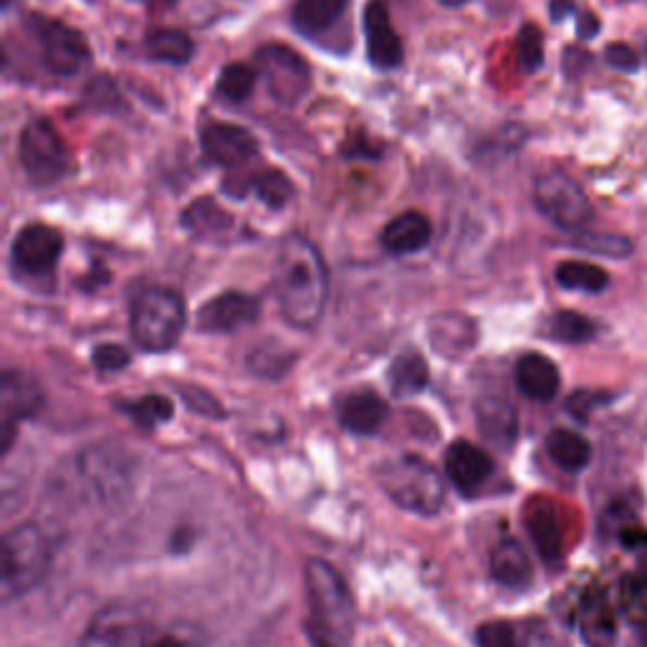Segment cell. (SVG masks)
I'll return each instance as SVG.
<instances>
[{
	"label": "cell",
	"mask_w": 647,
	"mask_h": 647,
	"mask_svg": "<svg viewBox=\"0 0 647 647\" xmlns=\"http://www.w3.org/2000/svg\"><path fill=\"white\" fill-rule=\"evenodd\" d=\"M274 291L291 327L314 329L321 321L329 296L327 266L317 245L304 236H289L281 243L274 266Z\"/></svg>",
	"instance_id": "cell-1"
},
{
	"label": "cell",
	"mask_w": 647,
	"mask_h": 647,
	"mask_svg": "<svg viewBox=\"0 0 647 647\" xmlns=\"http://www.w3.org/2000/svg\"><path fill=\"white\" fill-rule=\"evenodd\" d=\"M79 647H205L203 627L188 620H152L135 605H110L89 622Z\"/></svg>",
	"instance_id": "cell-2"
},
{
	"label": "cell",
	"mask_w": 647,
	"mask_h": 647,
	"mask_svg": "<svg viewBox=\"0 0 647 647\" xmlns=\"http://www.w3.org/2000/svg\"><path fill=\"white\" fill-rule=\"evenodd\" d=\"M312 635L321 647H346L354 633V599L344 576L329 561L309 559L304 569Z\"/></svg>",
	"instance_id": "cell-3"
},
{
	"label": "cell",
	"mask_w": 647,
	"mask_h": 647,
	"mask_svg": "<svg viewBox=\"0 0 647 647\" xmlns=\"http://www.w3.org/2000/svg\"><path fill=\"white\" fill-rule=\"evenodd\" d=\"M53 549L49 536L36 523H21L3 536V572L0 595L13 602L46 580L51 569Z\"/></svg>",
	"instance_id": "cell-4"
},
{
	"label": "cell",
	"mask_w": 647,
	"mask_h": 647,
	"mask_svg": "<svg viewBox=\"0 0 647 647\" xmlns=\"http://www.w3.org/2000/svg\"><path fill=\"white\" fill-rule=\"evenodd\" d=\"M377 483L397 506L433 516L445 504V483L437 468L420 456H397L377 468Z\"/></svg>",
	"instance_id": "cell-5"
},
{
	"label": "cell",
	"mask_w": 647,
	"mask_h": 647,
	"mask_svg": "<svg viewBox=\"0 0 647 647\" xmlns=\"http://www.w3.org/2000/svg\"><path fill=\"white\" fill-rule=\"evenodd\" d=\"M185 329V302L175 291L150 287L135 296L129 309V331L137 346L150 354L173 350Z\"/></svg>",
	"instance_id": "cell-6"
},
{
	"label": "cell",
	"mask_w": 647,
	"mask_h": 647,
	"mask_svg": "<svg viewBox=\"0 0 647 647\" xmlns=\"http://www.w3.org/2000/svg\"><path fill=\"white\" fill-rule=\"evenodd\" d=\"M26 30L30 41L36 43L43 68L53 76H74L91 59L87 38L64 21L30 13L26 18Z\"/></svg>",
	"instance_id": "cell-7"
},
{
	"label": "cell",
	"mask_w": 647,
	"mask_h": 647,
	"mask_svg": "<svg viewBox=\"0 0 647 647\" xmlns=\"http://www.w3.org/2000/svg\"><path fill=\"white\" fill-rule=\"evenodd\" d=\"M21 169L34 185L64 180L72 169V152L49 119H34L18 137Z\"/></svg>",
	"instance_id": "cell-8"
},
{
	"label": "cell",
	"mask_w": 647,
	"mask_h": 647,
	"mask_svg": "<svg viewBox=\"0 0 647 647\" xmlns=\"http://www.w3.org/2000/svg\"><path fill=\"white\" fill-rule=\"evenodd\" d=\"M534 205L551 226L576 233L592 220V203L567 173H546L534 185Z\"/></svg>",
	"instance_id": "cell-9"
},
{
	"label": "cell",
	"mask_w": 647,
	"mask_h": 647,
	"mask_svg": "<svg viewBox=\"0 0 647 647\" xmlns=\"http://www.w3.org/2000/svg\"><path fill=\"white\" fill-rule=\"evenodd\" d=\"M258 74L264 76L268 94L279 104L294 106L309 94L312 72L309 64L294 49L281 43H266L256 51Z\"/></svg>",
	"instance_id": "cell-10"
},
{
	"label": "cell",
	"mask_w": 647,
	"mask_h": 647,
	"mask_svg": "<svg viewBox=\"0 0 647 647\" xmlns=\"http://www.w3.org/2000/svg\"><path fill=\"white\" fill-rule=\"evenodd\" d=\"M64 251V238L56 228L41 226V223H30L15 236L11 245L13 266L26 276H43L53 271L56 261Z\"/></svg>",
	"instance_id": "cell-11"
},
{
	"label": "cell",
	"mask_w": 647,
	"mask_h": 647,
	"mask_svg": "<svg viewBox=\"0 0 647 647\" xmlns=\"http://www.w3.org/2000/svg\"><path fill=\"white\" fill-rule=\"evenodd\" d=\"M200 144L205 157L223 167H238L258 155V140L249 129L223 122H207L200 127Z\"/></svg>",
	"instance_id": "cell-12"
},
{
	"label": "cell",
	"mask_w": 647,
	"mask_h": 647,
	"mask_svg": "<svg viewBox=\"0 0 647 647\" xmlns=\"http://www.w3.org/2000/svg\"><path fill=\"white\" fill-rule=\"evenodd\" d=\"M258 319V302L241 291H226L200 306L198 329L207 334H233Z\"/></svg>",
	"instance_id": "cell-13"
},
{
	"label": "cell",
	"mask_w": 647,
	"mask_h": 647,
	"mask_svg": "<svg viewBox=\"0 0 647 647\" xmlns=\"http://www.w3.org/2000/svg\"><path fill=\"white\" fill-rule=\"evenodd\" d=\"M43 405V392L38 390V384L23 372H5L3 382H0V413H3V437L8 448L13 441V430L21 420L30 418L38 413V407Z\"/></svg>",
	"instance_id": "cell-14"
},
{
	"label": "cell",
	"mask_w": 647,
	"mask_h": 647,
	"mask_svg": "<svg viewBox=\"0 0 647 647\" xmlns=\"http://www.w3.org/2000/svg\"><path fill=\"white\" fill-rule=\"evenodd\" d=\"M365 36L367 56L377 68H397L403 61V43L397 30L392 28L390 11L384 0H369L365 8Z\"/></svg>",
	"instance_id": "cell-15"
},
{
	"label": "cell",
	"mask_w": 647,
	"mask_h": 647,
	"mask_svg": "<svg viewBox=\"0 0 647 647\" xmlns=\"http://www.w3.org/2000/svg\"><path fill=\"white\" fill-rule=\"evenodd\" d=\"M493 458L475 443L456 441L445 451V475L460 493H475L491 479Z\"/></svg>",
	"instance_id": "cell-16"
},
{
	"label": "cell",
	"mask_w": 647,
	"mask_h": 647,
	"mask_svg": "<svg viewBox=\"0 0 647 647\" xmlns=\"http://www.w3.org/2000/svg\"><path fill=\"white\" fill-rule=\"evenodd\" d=\"M337 415L342 428L354 435H372L388 418V405L375 390H354L337 403Z\"/></svg>",
	"instance_id": "cell-17"
},
{
	"label": "cell",
	"mask_w": 647,
	"mask_h": 647,
	"mask_svg": "<svg viewBox=\"0 0 647 647\" xmlns=\"http://www.w3.org/2000/svg\"><path fill=\"white\" fill-rule=\"evenodd\" d=\"M561 377L557 365L544 354L529 352L516 361V388L521 395L536 403H549V399L559 392Z\"/></svg>",
	"instance_id": "cell-18"
},
{
	"label": "cell",
	"mask_w": 647,
	"mask_h": 647,
	"mask_svg": "<svg viewBox=\"0 0 647 647\" xmlns=\"http://www.w3.org/2000/svg\"><path fill=\"white\" fill-rule=\"evenodd\" d=\"M433 238V226L426 215L418 211L399 213L392 218L382 230V245L395 256H407V253L422 251Z\"/></svg>",
	"instance_id": "cell-19"
},
{
	"label": "cell",
	"mask_w": 647,
	"mask_h": 647,
	"mask_svg": "<svg viewBox=\"0 0 647 647\" xmlns=\"http://www.w3.org/2000/svg\"><path fill=\"white\" fill-rule=\"evenodd\" d=\"M580 633L587 647H614L618 627H614L612 607L602 592H589L580 607Z\"/></svg>",
	"instance_id": "cell-20"
},
{
	"label": "cell",
	"mask_w": 647,
	"mask_h": 647,
	"mask_svg": "<svg viewBox=\"0 0 647 647\" xmlns=\"http://www.w3.org/2000/svg\"><path fill=\"white\" fill-rule=\"evenodd\" d=\"M489 569L493 580L506 589H523L531 584V559L523 544L516 538H504L491 551Z\"/></svg>",
	"instance_id": "cell-21"
},
{
	"label": "cell",
	"mask_w": 647,
	"mask_h": 647,
	"mask_svg": "<svg viewBox=\"0 0 647 647\" xmlns=\"http://www.w3.org/2000/svg\"><path fill=\"white\" fill-rule=\"evenodd\" d=\"M475 420H479L481 433L498 448H508L519 433V418H516L513 405L504 397H483L475 407Z\"/></svg>",
	"instance_id": "cell-22"
},
{
	"label": "cell",
	"mask_w": 647,
	"mask_h": 647,
	"mask_svg": "<svg viewBox=\"0 0 647 647\" xmlns=\"http://www.w3.org/2000/svg\"><path fill=\"white\" fill-rule=\"evenodd\" d=\"M294 182H291L287 175L279 173V169H266V173L249 177V180L241 182V188L230 190L228 195H256L261 203L279 211V207H287L291 200H294Z\"/></svg>",
	"instance_id": "cell-23"
},
{
	"label": "cell",
	"mask_w": 647,
	"mask_h": 647,
	"mask_svg": "<svg viewBox=\"0 0 647 647\" xmlns=\"http://www.w3.org/2000/svg\"><path fill=\"white\" fill-rule=\"evenodd\" d=\"M546 453H549V458L561 471L569 473L582 471L592 460V445L584 441L580 433L564 428L551 430V433L546 435Z\"/></svg>",
	"instance_id": "cell-24"
},
{
	"label": "cell",
	"mask_w": 647,
	"mask_h": 647,
	"mask_svg": "<svg viewBox=\"0 0 647 647\" xmlns=\"http://www.w3.org/2000/svg\"><path fill=\"white\" fill-rule=\"evenodd\" d=\"M350 0H296L291 21L299 34L304 36H319L334 23Z\"/></svg>",
	"instance_id": "cell-25"
},
{
	"label": "cell",
	"mask_w": 647,
	"mask_h": 647,
	"mask_svg": "<svg viewBox=\"0 0 647 647\" xmlns=\"http://www.w3.org/2000/svg\"><path fill=\"white\" fill-rule=\"evenodd\" d=\"M390 384L397 397L418 395L428 384V361L418 350L399 352L390 367Z\"/></svg>",
	"instance_id": "cell-26"
},
{
	"label": "cell",
	"mask_w": 647,
	"mask_h": 647,
	"mask_svg": "<svg viewBox=\"0 0 647 647\" xmlns=\"http://www.w3.org/2000/svg\"><path fill=\"white\" fill-rule=\"evenodd\" d=\"M554 279L561 289L569 291H584V294H602L610 287V276L605 268L595 264H584V261H564L554 271Z\"/></svg>",
	"instance_id": "cell-27"
},
{
	"label": "cell",
	"mask_w": 647,
	"mask_h": 647,
	"mask_svg": "<svg viewBox=\"0 0 647 647\" xmlns=\"http://www.w3.org/2000/svg\"><path fill=\"white\" fill-rule=\"evenodd\" d=\"M233 218L223 211L220 205H215L213 200H195L188 211L182 213V226L198 238H215L223 236L230 228Z\"/></svg>",
	"instance_id": "cell-28"
},
{
	"label": "cell",
	"mask_w": 647,
	"mask_h": 647,
	"mask_svg": "<svg viewBox=\"0 0 647 647\" xmlns=\"http://www.w3.org/2000/svg\"><path fill=\"white\" fill-rule=\"evenodd\" d=\"M527 523L538 554H542L546 561H557L561 557V529L554 508H549L546 504L536 506L534 511L529 513Z\"/></svg>",
	"instance_id": "cell-29"
},
{
	"label": "cell",
	"mask_w": 647,
	"mask_h": 647,
	"mask_svg": "<svg viewBox=\"0 0 647 647\" xmlns=\"http://www.w3.org/2000/svg\"><path fill=\"white\" fill-rule=\"evenodd\" d=\"M192 46L190 36L182 34V30L175 28H162L150 34L148 38V53L155 61H162V64H173V66H182L192 59Z\"/></svg>",
	"instance_id": "cell-30"
},
{
	"label": "cell",
	"mask_w": 647,
	"mask_h": 647,
	"mask_svg": "<svg viewBox=\"0 0 647 647\" xmlns=\"http://www.w3.org/2000/svg\"><path fill=\"white\" fill-rule=\"evenodd\" d=\"M546 334L564 344H582L595 337V324L584 317V314L559 312L546 324Z\"/></svg>",
	"instance_id": "cell-31"
},
{
	"label": "cell",
	"mask_w": 647,
	"mask_h": 647,
	"mask_svg": "<svg viewBox=\"0 0 647 647\" xmlns=\"http://www.w3.org/2000/svg\"><path fill=\"white\" fill-rule=\"evenodd\" d=\"M572 245L605 258H627L633 253V241L620 233H580Z\"/></svg>",
	"instance_id": "cell-32"
},
{
	"label": "cell",
	"mask_w": 647,
	"mask_h": 647,
	"mask_svg": "<svg viewBox=\"0 0 647 647\" xmlns=\"http://www.w3.org/2000/svg\"><path fill=\"white\" fill-rule=\"evenodd\" d=\"M256 87V72L245 64H230L218 76V91L230 102H245Z\"/></svg>",
	"instance_id": "cell-33"
},
{
	"label": "cell",
	"mask_w": 647,
	"mask_h": 647,
	"mask_svg": "<svg viewBox=\"0 0 647 647\" xmlns=\"http://www.w3.org/2000/svg\"><path fill=\"white\" fill-rule=\"evenodd\" d=\"M122 410L142 428H155L160 422H167L173 418V403L160 395H148L142 399H135V403H125Z\"/></svg>",
	"instance_id": "cell-34"
},
{
	"label": "cell",
	"mask_w": 647,
	"mask_h": 647,
	"mask_svg": "<svg viewBox=\"0 0 647 647\" xmlns=\"http://www.w3.org/2000/svg\"><path fill=\"white\" fill-rule=\"evenodd\" d=\"M291 361H294V354L283 350V346L261 344V346H256V350L251 352L249 367L258 377H281L289 369Z\"/></svg>",
	"instance_id": "cell-35"
},
{
	"label": "cell",
	"mask_w": 647,
	"mask_h": 647,
	"mask_svg": "<svg viewBox=\"0 0 647 647\" xmlns=\"http://www.w3.org/2000/svg\"><path fill=\"white\" fill-rule=\"evenodd\" d=\"M544 61L542 30L536 26H523L519 34V64L523 72H536Z\"/></svg>",
	"instance_id": "cell-36"
},
{
	"label": "cell",
	"mask_w": 647,
	"mask_h": 647,
	"mask_svg": "<svg viewBox=\"0 0 647 647\" xmlns=\"http://www.w3.org/2000/svg\"><path fill=\"white\" fill-rule=\"evenodd\" d=\"M475 640H479L481 647H521L516 627L504 620L485 622V625L479 627V633H475Z\"/></svg>",
	"instance_id": "cell-37"
},
{
	"label": "cell",
	"mask_w": 647,
	"mask_h": 647,
	"mask_svg": "<svg viewBox=\"0 0 647 647\" xmlns=\"http://www.w3.org/2000/svg\"><path fill=\"white\" fill-rule=\"evenodd\" d=\"M91 359H94V367L99 372H122V369L129 365V352L119 344H102L97 346Z\"/></svg>",
	"instance_id": "cell-38"
},
{
	"label": "cell",
	"mask_w": 647,
	"mask_h": 647,
	"mask_svg": "<svg viewBox=\"0 0 647 647\" xmlns=\"http://www.w3.org/2000/svg\"><path fill=\"white\" fill-rule=\"evenodd\" d=\"M605 61L618 72H637L640 66V59H637V51L627 43H610L605 49Z\"/></svg>",
	"instance_id": "cell-39"
},
{
	"label": "cell",
	"mask_w": 647,
	"mask_h": 647,
	"mask_svg": "<svg viewBox=\"0 0 647 647\" xmlns=\"http://www.w3.org/2000/svg\"><path fill=\"white\" fill-rule=\"evenodd\" d=\"M599 34V18L595 13H582L580 15V28H576V36L582 38V41H587V38L597 36Z\"/></svg>",
	"instance_id": "cell-40"
},
{
	"label": "cell",
	"mask_w": 647,
	"mask_h": 647,
	"mask_svg": "<svg viewBox=\"0 0 647 647\" xmlns=\"http://www.w3.org/2000/svg\"><path fill=\"white\" fill-rule=\"evenodd\" d=\"M630 627H633L637 640L647 647V607H640V610L630 618Z\"/></svg>",
	"instance_id": "cell-41"
},
{
	"label": "cell",
	"mask_w": 647,
	"mask_h": 647,
	"mask_svg": "<svg viewBox=\"0 0 647 647\" xmlns=\"http://www.w3.org/2000/svg\"><path fill=\"white\" fill-rule=\"evenodd\" d=\"M569 13H574L572 0H551V21L554 23L564 21Z\"/></svg>",
	"instance_id": "cell-42"
},
{
	"label": "cell",
	"mask_w": 647,
	"mask_h": 647,
	"mask_svg": "<svg viewBox=\"0 0 647 647\" xmlns=\"http://www.w3.org/2000/svg\"><path fill=\"white\" fill-rule=\"evenodd\" d=\"M443 5H464V3H468V0H441Z\"/></svg>",
	"instance_id": "cell-43"
},
{
	"label": "cell",
	"mask_w": 647,
	"mask_h": 647,
	"mask_svg": "<svg viewBox=\"0 0 647 647\" xmlns=\"http://www.w3.org/2000/svg\"><path fill=\"white\" fill-rule=\"evenodd\" d=\"M148 3H160V5H173L175 0H148Z\"/></svg>",
	"instance_id": "cell-44"
},
{
	"label": "cell",
	"mask_w": 647,
	"mask_h": 647,
	"mask_svg": "<svg viewBox=\"0 0 647 647\" xmlns=\"http://www.w3.org/2000/svg\"><path fill=\"white\" fill-rule=\"evenodd\" d=\"M622 3H630V0H622Z\"/></svg>",
	"instance_id": "cell-45"
}]
</instances>
